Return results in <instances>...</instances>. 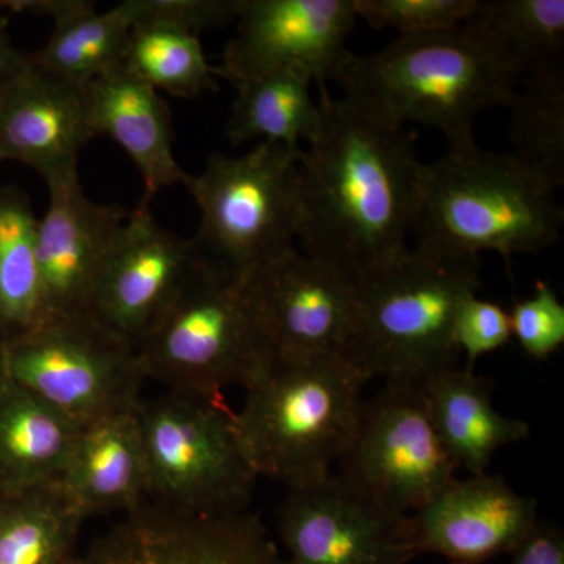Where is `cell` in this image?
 Masks as SVG:
<instances>
[{
  "instance_id": "obj_1",
  "label": "cell",
  "mask_w": 564,
  "mask_h": 564,
  "mask_svg": "<svg viewBox=\"0 0 564 564\" xmlns=\"http://www.w3.org/2000/svg\"><path fill=\"white\" fill-rule=\"evenodd\" d=\"M321 90V132L300 169L299 242L359 282L410 250L425 163L413 133Z\"/></svg>"
},
{
  "instance_id": "obj_2",
  "label": "cell",
  "mask_w": 564,
  "mask_h": 564,
  "mask_svg": "<svg viewBox=\"0 0 564 564\" xmlns=\"http://www.w3.org/2000/svg\"><path fill=\"white\" fill-rule=\"evenodd\" d=\"M370 118L406 129H440L451 151L478 147L475 120L513 101L521 77L469 25L399 36L383 51L348 55L334 79Z\"/></svg>"
},
{
  "instance_id": "obj_3",
  "label": "cell",
  "mask_w": 564,
  "mask_h": 564,
  "mask_svg": "<svg viewBox=\"0 0 564 564\" xmlns=\"http://www.w3.org/2000/svg\"><path fill=\"white\" fill-rule=\"evenodd\" d=\"M560 188L510 152L451 151L423 165L414 247L480 258L492 251L510 262L560 240Z\"/></svg>"
},
{
  "instance_id": "obj_4",
  "label": "cell",
  "mask_w": 564,
  "mask_h": 564,
  "mask_svg": "<svg viewBox=\"0 0 564 564\" xmlns=\"http://www.w3.org/2000/svg\"><path fill=\"white\" fill-rule=\"evenodd\" d=\"M480 258L411 247L358 282V314L345 359L367 381L422 383L456 366L459 304L481 288Z\"/></svg>"
},
{
  "instance_id": "obj_5",
  "label": "cell",
  "mask_w": 564,
  "mask_h": 564,
  "mask_svg": "<svg viewBox=\"0 0 564 564\" xmlns=\"http://www.w3.org/2000/svg\"><path fill=\"white\" fill-rule=\"evenodd\" d=\"M367 380L347 359L274 361L245 389L234 425L258 478L306 488L332 477L350 445Z\"/></svg>"
},
{
  "instance_id": "obj_6",
  "label": "cell",
  "mask_w": 564,
  "mask_h": 564,
  "mask_svg": "<svg viewBox=\"0 0 564 564\" xmlns=\"http://www.w3.org/2000/svg\"><path fill=\"white\" fill-rule=\"evenodd\" d=\"M135 351L147 381L212 400L245 391L274 362L251 278L203 256Z\"/></svg>"
},
{
  "instance_id": "obj_7",
  "label": "cell",
  "mask_w": 564,
  "mask_h": 564,
  "mask_svg": "<svg viewBox=\"0 0 564 564\" xmlns=\"http://www.w3.org/2000/svg\"><path fill=\"white\" fill-rule=\"evenodd\" d=\"M302 148L261 141L239 158L215 152L188 174L202 221L193 243L206 261L239 276L296 250L302 228Z\"/></svg>"
},
{
  "instance_id": "obj_8",
  "label": "cell",
  "mask_w": 564,
  "mask_h": 564,
  "mask_svg": "<svg viewBox=\"0 0 564 564\" xmlns=\"http://www.w3.org/2000/svg\"><path fill=\"white\" fill-rule=\"evenodd\" d=\"M137 417L148 502L203 516L247 511L259 478L225 400L166 391L141 400Z\"/></svg>"
},
{
  "instance_id": "obj_9",
  "label": "cell",
  "mask_w": 564,
  "mask_h": 564,
  "mask_svg": "<svg viewBox=\"0 0 564 564\" xmlns=\"http://www.w3.org/2000/svg\"><path fill=\"white\" fill-rule=\"evenodd\" d=\"M2 370L76 426L137 410L147 383L135 348L91 317L46 322L3 345Z\"/></svg>"
},
{
  "instance_id": "obj_10",
  "label": "cell",
  "mask_w": 564,
  "mask_h": 564,
  "mask_svg": "<svg viewBox=\"0 0 564 564\" xmlns=\"http://www.w3.org/2000/svg\"><path fill=\"white\" fill-rule=\"evenodd\" d=\"M339 477L395 514H413L455 480L456 469L429 414L422 383H384L364 400L339 459Z\"/></svg>"
},
{
  "instance_id": "obj_11",
  "label": "cell",
  "mask_w": 564,
  "mask_h": 564,
  "mask_svg": "<svg viewBox=\"0 0 564 564\" xmlns=\"http://www.w3.org/2000/svg\"><path fill=\"white\" fill-rule=\"evenodd\" d=\"M276 527L288 564H406L421 555L410 514L384 510L337 474L289 489Z\"/></svg>"
},
{
  "instance_id": "obj_12",
  "label": "cell",
  "mask_w": 564,
  "mask_h": 564,
  "mask_svg": "<svg viewBox=\"0 0 564 564\" xmlns=\"http://www.w3.org/2000/svg\"><path fill=\"white\" fill-rule=\"evenodd\" d=\"M356 21L355 0H242L218 76L237 85L303 69L326 87L351 54L347 41Z\"/></svg>"
},
{
  "instance_id": "obj_13",
  "label": "cell",
  "mask_w": 564,
  "mask_h": 564,
  "mask_svg": "<svg viewBox=\"0 0 564 564\" xmlns=\"http://www.w3.org/2000/svg\"><path fill=\"white\" fill-rule=\"evenodd\" d=\"M251 280L274 361L345 358L358 314V282L299 248Z\"/></svg>"
},
{
  "instance_id": "obj_14",
  "label": "cell",
  "mask_w": 564,
  "mask_h": 564,
  "mask_svg": "<svg viewBox=\"0 0 564 564\" xmlns=\"http://www.w3.org/2000/svg\"><path fill=\"white\" fill-rule=\"evenodd\" d=\"M73 564H288L258 516L181 513L154 503L122 514Z\"/></svg>"
},
{
  "instance_id": "obj_15",
  "label": "cell",
  "mask_w": 564,
  "mask_h": 564,
  "mask_svg": "<svg viewBox=\"0 0 564 564\" xmlns=\"http://www.w3.org/2000/svg\"><path fill=\"white\" fill-rule=\"evenodd\" d=\"M150 202L129 212L91 302V318L133 348L173 302L202 254L155 221Z\"/></svg>"
},
{
  "instance_id": "obj_16",
  "label": "cell",
  "mask_w": 564,
  "mask_h": 564,
  "mask_svg": "<svg viewBox=\"0 0 564 564\" xmlns=\"http://www.w3.org/2000/svg\"><path fill=\"white\" fill-rule=\"evenodd\" d=\"M50 203L36 226L44 323L91 317V302L111 245L129 212L85 195L79 169L46 181Z\"/></svg>"
},
{
  "instance_id": "obj_17",
  "label": "cell",
  "mask_w": 564,
  "mask_h": 564,
  "mask_svg": "<svg viewBox=\"0 0 564 564\" xmlns=\"http://www.w3.org/2000/svg\"><path fill=\"white\" fill-rule=\"evenodd\" d=\"M410 516L419 554L443 555L451 564L510 555L540 522L533 497L489 474L456 477Z\"/></svg>"
},
{
  "instance_id": "obj_18",
  "label": "cell",
  "mask_w": 564,
  "mask_h": 564,
  "mask_svg": "<svg viewBox=\"0 0 564 564\" xmlns=\"http://www.w3.org/2000/svg\"><path fill=\"white\" fill-rule=\"evenodd\" d=\"M87 87L29 66L0 88V161H13L44 180L79 169L93 139Z\"/></svg>"
},
{
  "instance_id": "obj_19",
  "label": "cell",
  "mask_w": 564,
  "mask_h": 564,
  "mask_svg": "<svg viewBox=\"0 0 564 564\" xmlns=\"http://www.w3.org/2000/svg\"><path fill=\"white\" fill-rule=\"evenodd\" d=\"M93 135L113 140L131 158L144 182V198L187 184L188 173L173 152V124L161 93L132 76L121 63L87 85Z\"/></svg>"
},
{
  "instance_id": "obj_20",
  "label": "cell",
  "mask_w": 564,
  "mask_h": 564,
  "mask_svg": "<svg viewBox=\"0 0 564 564\" xmlns=\"http://www.w3.org/2000/svg\"><path fill=\"white\" fill-rule=\"evenodd\" d=\"M137 410L109 415L77 430L58 484L84 519L113 511L131 513L148 503Z\"/></svg>"
},
{
  "instance_id": "obj_21",
  "label": "cell",
  "mask_w": 564,
  "mask_h": 564,
  "mask_svg": "<svg viewBox=\"0 0 564 564\" xmlns=\"http://www.w3.org/2000/svg\"><path fill=\"white\" fill-rule=\"evenodd\" d=\"M430 417L456 469L486 474L500 448L525 441L529 423L492 403L491 384L469 367H447L422 381Z\"/></svg>"
},
{
  "instance_id": "obj_22",
  "label": "cell",
  "mask_w": 564,
  "mask_h": 564,
  "mask_svg": "<svg viewBox=\"0 0 564 564\" xmlns=\"http://www.w3.org/2000/svg\"><path fill=\"white\" fill-rule=\"evenodd\" d=\"M79 426L3 378L0 383V494L61 480Z\"/></svg>"
},
{
  "instance_id": "obj_23",
  "label": "cell",
  "mask_w": 564,
  "mask_h": 564,
  "mask_svg": "<svg viewBox=\"0 0 564 564\" xmlns=\"http://www.w3.org/2000/svg\"><path fill=\"white\" fill-rule=\"evenodd\" d=\"M314 80L306 70L284 69L237 84L226 135L234 147L259 140L302 148L322 128V110L311 95Z\"/></svg>"
},
{
  "instance_id": "obj_24",
  "label": "cell",
  "mask_w": 564,
  "mask_h": 564,
  "mask_svg": "<svg viewBox=\"0 0 564 564\" xmlns=\"http://www.w3.org/2000/svg\"><path fill=\"white\" fill-rule=\"evenodd\" d=\"M84 521L58 481L0 494V564H73Z\"/></svg>"
},
{
  "instance_id": "obj_25",
  "label": "cell",
  "mask_w": 564,
  "mask_h": 564,
  "mask_svg": "<svg viewBox=\"0 0 564 564\" xmlns=\"http://www.w3.org/2000/svg\"><path fill=\"white\" fill-rule=\"evenodd\" d=\"M469 25L521 77L563 66L564 0H478Z\"/></svg>"
},
{
  "instance_id": "obj_26",
  "label": "cell",
  "mask_w": 564,
  "mask_h": 564,
  "mask_svg": "<svg viewBox=\"0 0 564 564\" xmlns=\"http://www.w3.org/2000/svg\"><path fill=\"white\" fill-rule=\"evenodd\" d=\"M36 226L31 202L18 188H0V345L44 323L43 289L36 261Z\"/></svg>"
},
{
  "instance_id": "obj_27",
  "label": "cell",
  "mask_w": 564,
  "mask_h": 564,
  "mask_svg": "<svg viewBox=\"0 0 564 564\" xmlns=\"http://www.w3.org/2000/svg\"><path fill=\"white\" fill-rule=\"evenodd\" d=\"M132 28L129 0L104 13L90 10L55 24L43 50L29 58L43 73L87 87L96 77L121 63Z\"/></svg>"
},
{
  "instance_id": "obj_28",
  "label": "cell",
  "mask_w": 564,
  "mask_h": 564,
  "mask_svg": "<svg viewBox=\"0 0 564 564\" xmlns=\"http://www.w3.org/2000/svg\"><path fill=\"white\" fill-rule=\"evenodd\" d=\"M121 65L148 87L177 98L218 90L217 68L207 62L199 33L174 25H133Z\"/></svg>"
},
{
  "instance_id": "obj_29",
  "label": "cell",
  "mask_w": 564,
  "mask_h": 564,
  "mask_svg": "<svg viewBox=\"0 0 564 564\" xmlns=\"http://www.w3.org/2000/svg\"><path fill=\"white\" fill-rule=\"evenodd\" d=\"M511 111L513 154L527 169L552 182L564 184V68L527 76L519 84Z\"/></svg>"
},
{
  "instance_id": "obj_30",
  "label": "cell",
  "mask_w": 564,
  "mask_h": 564,
  "mask_svg": "<svg viewBox=\"0 0 564 564\" xmlns=\"http://www.w3.org/2000/svg\"><path fill=\"white\" fill-rule=\"evenodd\" d=\"M478 0H355L356 18L400 36L451 31L464 24Z\"/></svg>"
},
{
  "instance_id": "obj_31",
  "label": "cell",
  "mask_w": 564,
  "mask_h": 564,
  "mask_svg": "<svg viewBox=\"0 0 564 564\" xmlns=\"http://www.w3.org/2000/svg\"><path fill=\"white\" fill-rule=\"evenodd\" d=\"M511 339L529 358L544 361L564 345V304L551 284L538 281L532 295L519 300L510 313Z\"/></svg>"
},
{
  "instance_id": "obj_32",
  "label": "cell",
  "mask_w": 564,
  "mask_h": 564,
  "mask_svg": "<svg viewBox=\"0 0 564 564\" xmlns=\"http://www.w3.org/2000/svg\"><path fill=\"white\" fill-rule=\"evenodd\" d=\"M511 340L510 314L499 303L478 295L467 296L454 322V344L466 356V367L473 369L481 356L500 350Z\"/></svg>"
},
{
  "instance_id": "obj_33",
  "label": "cell",
  "mask_w": 564,
  "mask_h": 564,
  "mask_svg": "<svg viewBox=\"0 0 564 564\" xmlns=\"http://www.w3.org/2000/svg\"><path fill=\"white\" fill-rule=\"evenodd\" d=\"M133 25L161 22L199 33L225 28L239 18L242 0H129Z\"/></svg>"
},
{
  "instance_id": "obj_34",
  "label": "cell",
  "mask_w": 564,
  "mask_h": 564,
  "mask_svg": "<svg viewBox=\"0 0 564 564\" xmlns=\"http://www.w3.org/2000/svg\"><path fill=\"white\" fill-rule=\"evenodd\" d=\"M510 556L508 564H564V534L558 527L538 522Z\"/></svg>"
},
{
  "instance_id": "obj_35",
  "label": "cell",
  "mask_w": 564,
  "mask_h": 564,
  "mask_svg": "<svg viewBox=\"0 0 564 564\" xmlns=\"http://www.w3.org/2000/svg\"><path fill=\"white\" fill-rule=\"evenodd\" d=\"M95 9L96 3L88 0H6L7 11L51 18L54 24Z\"/></svg>"
},
{
  "instance_id": "obj_36",
  "label": "cell",
  "mask_w": 564,
  "mask_h": 564,
  "mask_svg": "<svg viewBox=\"0 0 564 564\" xmlns=\"http://www.w3.org/2000/svg\"><path fill=\"white\" fill-rule=\"evenodd\" d=\"M0 11V88L6 87L29 66V55L17 50L7 33V22Z\"/></svg>"
},
{
  "instance_id": "obj_37",
  "label": "cell",
  "mask_w": 564,
  "mask_h": 564,
  "mask_svg": "<svg viewBox=\"0 0 564 564\" xmlns=\"http://www.w3.org/2000/svg\"><path fill=\"white\" fill-rule=\"evenodd\" d=\"M3 370H2V345H0V383L3 381Z\"/></svg>"
},
{
  "instance_id": "obj_38",
  "label": "cell",
  "mask_w": 564,
  "mask_h": 564,
  "mask_svg": "<svg viewBox=\"0 0 564 564\" xmlns=\"http://www.w3.org/2000/svg\"><path fill=\"white\" fill-rule=\"evenodd\" d=\"M0 11H7L6 10V0H0Z\"/></svg>"
}]
</instances>
